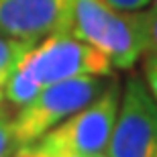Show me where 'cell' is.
<instances>
[{
    "instance_id": "cell-1",
    "label": "cell",
    "mask_w": 157,
    "mask_h": 157,
    "mask_svg": "<svg viewBox=\"0 0 157 157\" xmlns=\"http://www.w3.org/2000/svg\"><path fill=\"white\" fill-rule=\"evenodd\" d=\"M121 102V84L112 78L96 98L31 143L39 157H98L106 153Z\"/></svg>"
},
{
    "instance_id": "cell-2",
    "label": "cell",
    "mask_w": 157,
    "mask_h": 157,
    "mask_svg": "<svg viewBox=\"0 0 157 157\" xmlns=\"http://www.w3.org/2000/svg\"><path fill=\"white\" fill-rule=\"evenodd\" d=\"M70 33L102 51L114 70H131L145 55L141 10H118L106 0H74Z\"/></svg>"
},
{
    "instance_id": "cell-3",
    "label": "cell",
    "mask_w": 157,
    "mask_h": 157,
    "mask_svg": "<svg viewBox=\"0 0 157 157\" xmlns=\"http://www.w3.org/2000/svg\"><path fill=\"white\" fill-rule=\"evenodd\" d=\"M104 78L96 76L71 78L43 86L35 98L29 104L21 106L18 114L12 117V135L17 147L39 141L59 122H63L74 112L90 104L104 90Z\"/></svg>"
},
{
    "instance_id": "cell-4",
    "label": "cell",
    "mask_w": 157,
    "mask_h": 157,
    "mask_svg": "<svg viewBox=\"0 0 157 157\" xmlns=\"http://www.w3.org/2000/svg\"><path fill=\"white\" fill-rule=\"evenodd\" d=\"M18 67L41 88L82 76L108 78L114 70L104 53L71 33H55L41 39L29 49Z\"/></svg>"
},
{
    "instance_id": "cell-5",
    "label": "cell",
    "mask_w": 157,
    "mask_h": 157,
    "mask_svg": "<svg viewBox=\"0 0 157 157\" xmlns=\"http://www.w3.org/2000/svg\"><path fill=\"white\" fill-rule=\"evenodd\" d=\"M108 157H157V100L141 76H131L121 90Z\"/></svg>"
},
{
    "instance_id": "cell-6",
    "label": "cell",
    "mask_w": 157,
    "mask_h": 157,
    "mask_svg": "<svg viewBox=\"0 0 157 157\" xmlns=\"http://www.w3.org/2000/svg\"><path fill=\"white\" fill-rule=\"evenodd\" d=\"M74 0H0V35L39 43L70 33Z\"/></svg>"
},
{
    "instance_id": "cell-7",
    "label": "cell",
    "mask_w": 157,
    "mask_h": 157,
    "mask_svg": "<svg viewBox=\"0 0 157 157\" xmlns=\"http://www.w3.org/2000/svg\"><path fill=\"white\" fill-rule=\"evenodd\" d=\"M33 45H35V43L0 35V90L4 88L6 80H8L10 74L21 65L23 57L29 53V49Z\"/></svg>"
},
{
    "instance_id": "cell-8",
    "label": "cell",
    "mask_w": 157,
    "mask_h": 157,
    "mask_svg": "<svg viewBox=\"0 0 157 157\" xmlns=\"http://www.w3.org/2000/svg\"><path fill=\"white\" fill-rule=\"evenodd\" d=\"M41 86L37 84L35 80H31L27 74H25L21 67L10 74V78L6 80L4 88H2V94H4V100H8L12 106H25L29 104L31 100L39 94Z\"/></svg>"
},
{
    "instance_id": "cell-9",
    "label": "cell",
    "mask_w": 157,
    "mask_h": 157,
    "mask_svg": "<svg viewBox=\"0 0 157 157\" xmlns=\"http://www.w3.org/2000/svg\"><path fill=\"white\" fill-rule=\"evenodd\" d=\"M143 45L147 57H157V6H147L141 10Z\"/></svg>"
},
{
    "instance_id": "cell-10",
    "label": "cell",
    "mask_w": 157,
    "mask_h": 157,
    "mask_svg": "<svg viewBox=\"0 0 157 157\" xmlns=\"http://www.w3.org/2000/svg\"><path fill=\"white\" fill-rule=\"evenodd\" d=\"M17 149L18 147L12 135V117L0 106V157H10Z\"/></svg>"
},
{
    "instance_id": "cell-11",
    "label": "cell",
    "mask_w": 157,
    "mask_h": 157,
    "mask_svg": "<svg viewBox=\"0 0 157 157\" xmlns=\"http://www.w3.org/2000/svg\"><path fill=\"white\" fill-rule=\"evenodd\" d=\"M143 80H145L149 92L157 100V57H147L145 67H143Z\"/></svg>"
},
{
    "instance_id": "cell-12",
    "label": "cell",
    "mask_w": 157,
    "mask_h": 157,
    "mask_svg": "<svg viewBox=\"0 0 157 157\" xmlns=\"http://www.w3.org/2000/svg\"><path fill=\"white\" fill-rule=\"evenodd\" d=\"M110 6L118 8L124 12H135V10H143L151 4V0H106Z\"/></svg>"
},
{
    "instance_id": "cell-13",
    "label": "cell",
    "mask_w": 157,
    "mask_h": 157,
    "mask_svg": "<svg viewBox=\"0 0 157 157\" xmlns=\"http://www.w3.org/2000/svg\"><path fill=\"white\" fill-rule=\"evenodd\" d=\"M12 157H31V147L25 145V147H18L17 151H14V155Z\"/></svg>"
},
{
    "instance_id": "cell-14",
    "label": "cell",
    "mask_w": 157,
    "mask_h": 157,
    "mask_svg": "<svg viewBox=\"0 0 157 157\" xmlns=\"http://www.w3.org/2000/svg\"><path fill=\"white\" fill-rule=\"evenodd\" d=\"M2 102H4V94H2V90H0V106H2Z\"/></svg>"
},
{
    "instance_id": "cell-15",
    "label": "cell",
    "mask_w": 157,
    "mask_h": 157,
    "mask_svg": "<svg viewBox=\"0 0 157 157\" xmlns=\"http://www.w3.org/2000/svg\"><path fill=\"white\" fill-rule=\"evenodd\" d=\"M149 6H157V0H151V4Z\"/></svg>"
},
{
    "instance_id": "cell-16",
    "label": "cell",
    "mask_w": 157,
    "mask_h": 157,
    "mask_svg": "<svg viewBox=\"0 0 157 157\" xmlns=\"http://www.w3.org/2000/svg\"><path fill=\"white\" fill-rule=\"evenodd\" d=\"M31 147V145H29ZM31 157H39V155H35V153H33V149H31Z\"/></svg>"
},
{
    "instance_id": "cell-17",
    "label": "cell",
    "mask_w": 157,
    "mask_h": 157,
    "mask_svg": "<svg viewBox=\"0 0 157 157\" xmlns=\"http://www.w3.org/2000/svg\"><path fill=\"white\" fill-rule=\"evenodd\" d=\"M98 157H108V155H106V153H104V155H98Z\"/></svg>"
}]
</instances>
